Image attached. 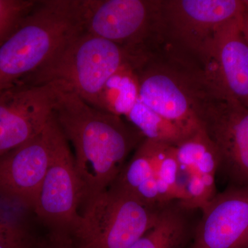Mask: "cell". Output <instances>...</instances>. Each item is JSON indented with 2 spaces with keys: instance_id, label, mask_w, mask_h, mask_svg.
<instances>
[{
  "instance_id": "cell-11",
  "label": "cell",
  "mask_w": 248,
  "mask_h": 248,
  "mask_svg": "<svg viewBox=\"0 0 248 248\" xmlns=\"http://www.w3.org/2000/svg\"><path fill=\"white\" fill-rule=\"evenodd\" d=\"M187 248H248V186H228L201 210Z\"/></svg>"
},
{
  "instance_id": "cell-3",
  "label": "cell",
  "mask_w": 248,
  "mask_h": 248,
  "mask_svg": "<svg viewBox=\"0 0 248 248\" xmlns=\"http://www.w3.org/2000/svg\"><path fill=\"white\" fill-rule=\"evenodd\" d=\"M84 31L79 0H42L0 45V91L35 73Z\"/></svg>"
},
{
  "instance_id": "cell-22",
  "label": "cell",
  "mask_w": 248,
  "mask_h": 248,
  "mask_svg": "<svg viewBox=\"0 0 248 248\" xmlns=\"http://www.w3.org/2000/svg\"><path fill=\"white\" fill-rule=\"evenodd\" d=\"M33 238L22 227L0 220V244L28 242Z\"/></svg>"
},
{
  "instance_id": "cell-12",
  "label": "cell",
  "mask_w": 248,
  "mask_h": 248,
  "mask_svg": "<svg viewBox=\"0 0 248 248\" xmlns=\"http://www.w3.org/2000/svg\"><path fill=\"white\" fill-rule=\"evenodd\" d=\"M241 16L217 32L203 68L214 87L248 108V44L240 26Z\"/></svg>"
},
{
  "instance_id": "cell-9",
  "label": "cell",
  "mask_w": 248,
  "mask_h": 248,
  "mask_svg": "<svg viewBox=\"0 0 248 248\" xmlns=\"http://www.w3.org/2000/svg\"><path fill=\"white\" fill-rule=\"evenodd\" d=\"M199 121L218 153L217 174L228 186H248V108L213 87Z\"/></svg>"
},
{
  "instance_id": "cell-18",
  "label": "cell",
  "mask_w": 248,
  "mask_h": 248,
  "mask_svg": "<svg viewBox=\"0 0 248 248\" xmlns=\"http://www.w3.org/2000/svg\"><path fill=\"white\" fill-rule=\"evenodd\" d=\"M139 99L135 66L129 64L110 78L104 90L102 110L125 119Z\"/></svg>"
},
{
  "instance_id": "cell-1",
  "label": "cell",
  "mask_w": 248,
  "mask_h": 248,
  "mask_svg": "<svg viewBox=\"0 0 248 248\" xmlns=\"http://www.w3.org/2000/svg\"><path fill=\"white\" fill-rule=\"evenodd\" d=\"M56 88L54 116L74 149L84 204L107 190L144 137L123 117Z\"/></svg>"
},
{
  "instance_id": "cell-21",
  "label": "cell",
  "mask_w": 248,
  "mask_h": 248,
  "mask_svg": "<svg viewBox=\"0 0 248 248\" xmlns=\"http://www.w3.org/2000/svg\"><path fill=\"white\" fill-rule=\"evenodd\" d=\"M35 0H0V45L35 6Z\"/></svg>"
},
{
  "instance_id": "cell-19",
  "label": "cell",
  "mask_w": 248,
  "mask_h": 248,
  "mask_svg": "<svg viewBox=\"0 0 248 248\" xmlns=\"http://www.w3.org/2000/svg\"><path fill=\"white\" fill-rule=\"evenodd\" d=\"M146 140L177 146L186 138L180 128L138 99L125 117Z\"/></svg>"
},
{
  "instance_id": "cell-23",
  "label": "cell",
  "mask_w": 248,
  "mask_h": 248,
  "mask_svg": "<svg viewBox=\"0 0 248 248\" xmlns=\"http://www.w3.org/2000/svg\"><path fill=\"white\" fill-rule=\"evenodd\" d=\"M35 248H80L73 240H62L49 237L45 242L36 244Z\"/></svg>"
},
{
  "instance_id": "cell-5",
  "label": "cell",
  "mask_w": 248,
  "mask_h": 248,
  "mask_svg": "<svg viewBox=\"0 0 248 248\" xmlns=\"http://www.w3.org/2000/svg\"><path fill=\"white\" fill-rule=\"evenodd\" d=\"M161 0H79L85 32L120 46L139 60L164 46Z\"/></svg>"
},
{
  "instance_id": "cell-25",
  "label": "cell",
  "mask_w": 248,
  "mask_h": 248,
  "mask_svg": "<svg viewBox=\"0 0 248 248\" xmlns=\"http://www.w3.org/2000/svg\"><path fill=\"white\" fill-rule=\"evenodd\" d=\"M240 26L243 35L248 44V12L245 13L240 17Z\"/></svg>"
},
{
  "instance_id": "cell-17",
  "label": "cell",
  "mask_w": 248,
  "mask_h": 248,
  "mask_svg": "<svg viewBox=\"0 0 248 248\" xmlns=\"http://www.w3.org/2000/svg\"><path fill=\"white\" fill-rule=\"evenodd\" d=\"M175 146L183 174L216 177L219 157L216 148L202 127L186 137Z\"/></svg>"
},
{
  "instance_id": "cell-16",
  "label": "cell",
  "mask_w": 248,
  "mask_h": 248,
  "mask_svg": "<svg viewBox=\"0 0 248 248\" xmlns=\"http://www.w3.org/2000/svg\"><path fill=\"white\" fill-rule=\"evenodd\" d=\"M146 140L154 166L161 202L166 204L172 201L186 200L184 179L178 161L176 146Z\"/></svg>"
},
{
  "instance_id": "cell-15",
  "label": "cell",
  "mask_w": 248,
  "mask_h": 248,
  "mask_svg": "<svg viewBox=\"0 0 248 248\" xmlns=\"http://www.w3.org/2000/svg\"><path fill=\"white\" fill-rule=\"evenodd\" d=\"M110 186L145 205L152 207L164 205L160 197L154 166L146 139L135 150L131 159L126 162Z\"/></svg>"
},
{
  "instance_id": "cell-6",
  "label": "cell",
  "mask_w": 248,
  "mask_h": 248,
  "mask_svg": "<svg viewBox=\"0 0 248 248\" xmlns=\"http://www.w3.org/2000/svg\"><path fill=\"white\" fill-rule=\"evenodd\" d=\"M163 205H145L110 186L84 204L73 241L80 248H129L154 226Z\"/></svg>"
},
{
  "instance_id": "cell-4",
  "label": "cell",
  "mask_w": 248,
  "mask_h": 248,
  "mask_svg": "<svg viewBox=\"0 0 248 248\" xmlns=\"http://www.w3.org/2000/svg\"><path fill=\"white\" fill-rule=\"evenodd\" d=\"M138 62L120 46L82 31L70 39L37 71L19 82L53 85L101 109L108 81L124 66H135Z\"/></svg>"
},
{
  "instance_id": "cell-8",
  "label": "cell",
  "mask_w": 248,
  "mask_h": 248,
  "mask_svg": "<svg viewBox=\"0 0 248 248\" xmlns=\"http://www.w3.org/2000/svg\"><path fill=\"white\" fill-rule=\"evenodd\" d=\"M164 48L203 65L217 32L248 12L244 0H161Z\"/></svg>"
},
{
  "instance_id": "cell-13",
  "label": "cell",
  "mask_w": 248,
  "mask_h": 248,
  "mask_svg": "<svg viewBox=\"0 0 248 248\" xmlns=\"http://www.w3.org/2000/svg\"><path fill=\"white\" fill-rule=\"evenodd\" d=\"M49 161L44 128L35 138L0 156V196L33 210Z\"/></svg>"
},
{
  "instance_id": "cell-7",
  "label": "cell",
  "mask_w": 248,
  "mask_h": 248,
  "mask_svg": "<svg viewBox=\"0 0 248 248\" xmlns=\"http://www.w3.org/2000/svg\"><path fill=\"white\" fill-rule=\"evenodd\" d=\"M45 132L50 161L33 211L48 228L50 237L73 240L83 200L74 155L54 114Z\"/></svg>"
},
{
  "instance_id": "cell-20",
  "label": "cell",
  "mask_w": 248,
  "mask_h": 248,
  "mask_svg": "<svg viewBox=\"0 0 248 248\" xmlns=\"http://www.w3.org/2000/svg\"><path fill=\"white\" fill-rule=\"evenodd\" d=\"M184 175L186 200L179 202L186 208L201 211L218 193L216 177L195 174Z\"/></svg>"
},
{
  "instance_id": "cell-24",
  "label": "cell",
  "mask_w": 248,
  "mask_h": 248,
  "mask_svg": "<svg viewBox=\"0 0 248 248\" xmlns=\"http://www.w3.org/2000/svg\"><path fill=\"white\" fill-rule=\"evenodd\" d=\"M37 241L35 239L19 244H0V248H35Z\"/></svg>"
},
{
  "instance_id": "cell-14",
  "label": "cell",
  "mask_w": 248,
  "mask_h": 248,
  "mask_svg": "<svg viewBox=\"0 0 248 248\" xmlns=\"http://www.w3.org/2000/svg\"><path fill=\"white\" fill-rule=\"evenodd\" d=\"M198 211L177 200L165 204L154 226L129 248H187L200 219Z\"/></svg>"
},
{
  "instance_id": "cell-2",
  "label": "cell",
  "mask_w": 248,
  "mask_h": 248,
  "mask_svg": "<svg viewBox=\"0 0 248 248\" xmlns=\"http://www.w3.org/2000/svg\"><path fill=\"white\" fill-rule=\"evenodd\" d=\"M139 99L182 130L201 128L199 114L212 91L202 63L161 48L135 68Z\"/></svg>"
},
{
  "instance_id": "cell-10",
  "label": "cell",
  "mask_w": 248,
  "mask_h": 248,
  "mask_svg": "<svg viewBox=\"0 0 248 248\" xmlns=\"http://www.w3.org/2000/svg\"><path fill=\"white\" fill-rule=\"evenodd\" d=\"M55 102L53 85L18 82L0 91V156L42 133Z\"/></svg>"
}]
</instances>
